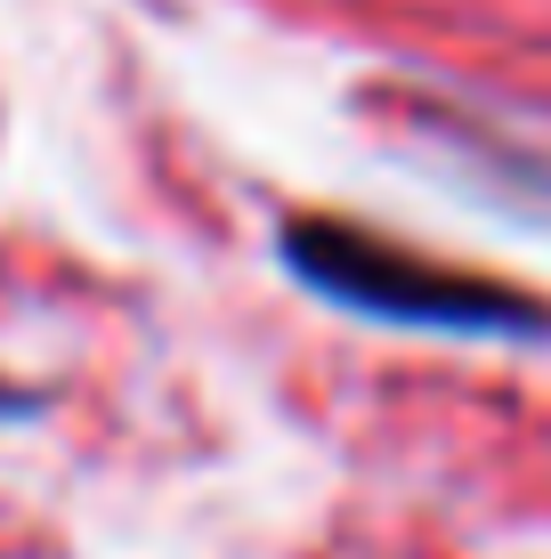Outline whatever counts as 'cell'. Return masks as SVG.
I'll return each mask as SVG.
<instances>
[{
    "label": "cell",
    "instance_id": "obj_1",
    "mask_svg": "<svg viewBox=\"0 0 551 559\" xmlns=\"http://www.w3.org/2000/svg\"><path fill=\"white\" fill-rule=\"evenodd\" d=\"M276 252L309 284L316 300L349 308L373 324H439V333H495V341H551V300L519 293V284L470 276V267L397 252V243L366 236L349 219H284Z\"/></svg>",
    "mask_w": 551,
    "mask_h": 559
},
{
    "label": "cell",
    "instance_id": "obj_2",
    "mask_svg": "<svg viewBox=\"0 0 551 559\" xmlns=\"http://www.w3.org/2000/svg\"><path fill=\"white\" fill-rule=\"evenodd\" d=\"M25 406H33L25 390H0V414H25Z\"/></svg>",
    "mask_w": 551,
    "mask_h": 559
}]
</instances>
